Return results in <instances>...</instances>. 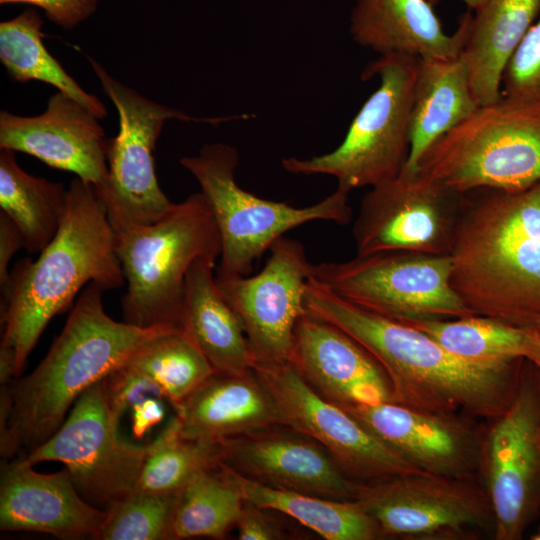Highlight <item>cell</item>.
Wrapping results in <instances>:
<instances>
[{
	"instance_id": "6da1fadb",
	"label": "cell",
	"mask_w": 540,
	"mask_h": 540,
	"mask_svg": "<svg viewBox=\"0 0 540 540\" xmlns=\"http://www.w3.org/2000/svg\"><path fill=\"white\" fill-rule=\"evenodd\" d=\"M305 306L362 345L381 365L391 402L454 416H499L516 388L514 364H486L460 358L421 330L361 308L310 277Z\"/></svg>"
},
{
	"instance_id": "7a4b0ae2",
	"label": "cell",
	"mask_w": 540,
	"mask_h": 540,
	"mask_svg": "<svg viewBox=\"0 0 540 540\" xmlns=\"http://www.w3.org/2000/svg\"><path fill=\"white\" fill-rule=\"evenodd\" d=\"M451 285L477 315L519 326L540 319V181L462 193Z\"/></svg>"
},
{
	"instance_id": "3957f363",
	"label": "cell",
	"mask_w": 540,
	"mask_h": 540,
	"mask_svg": "<svg viewBox=\"0 0 540 540\" xmlns=\"http://www.w3.org/2000/svg\"><path fill=\"white\" fill-rule=\"evenodd\" d=\"M104 290L96 282L87 284L44 359L30 374L9 384V419L0 428L2 458L48 440L84 391L153 339L179 329L115 321L104 310Z\"/></svg>"
},
{
	"instance_id": "277c9868",
	"label": "cell",
	"mask_w": 540,
	"mask_h": 540,
	"mask_svg": "<svg viewBox=\"0 0 540 540\" xmlns=\"http://www.w3.org/2000/svg\"><path fill=\"white\" fill-rule=\"evenodd\" d=\"M116 251V233L95 188L75 178L67 189V205L53 240L32 261H18L1 292V346L10 352L15 377L42 332L56 315L69 308L90 282L105 290L123 285Z\"/></svg>"
},
{
	"instance_id": "5b68a950",
	"label": "cell",
	"mask_w": 540,
	"mask_h": 540,
	"mask_svg": "<svg viewBox=\"0 0 540 540\" xmlns=\"http://www.w3.org/2000/svg\"><path fill=\"white\" fill-rule=\"evenodd\" d=\"M116 251L127 281L123 321L181 329L186 274L199 257L219 258L221 239L208 200L197 192L158 221L116 234Z\"/></svg>"
},
{
	"instance_id": "8992f818",
	"label": "cell",
	"mask_w": 540,
	"mask_h": 540,
	"mask_svg": "<svg viewBox=\"0 0 540 540\" xmlns=\"http://www.w3.org/2000/svg\"><path fill=\"white\" fill-rule=\"evenodd\" d=\"M465 193L516 191L540 181V102L505 96L480 105L434 142L417 171Z\"/></svg>"
},
{
	"instance_id": "52a82bcc",
	"label": "cell",
	"mask_w": 540,
	"mask_h": 540,
	"mask_svg": "<svg viewBox=\"0 0 540 540\" xmlns=\"http://www.w3.org/2000/svg\"><path fill=\"white\" fill-rule=\"evenodd\" d=\"M180 164L199 183L219 230L217 279L248 275L262 254L298 226L318 220L345 225L352 217L349 192L338 187L306 207L264 199L244 190L235 180L238 152L227 144L205 145L197 155L181 158Z\"/></svg>"
},
{
	"instance_id": "ba28073f",
	"label": "cell",
	"mask_w": 540,
	"mask_h": 540,
	"mask_svg": "<svg viewBox=\"0 0 540 540\" xmlns=\"http://www.w3.org/2000/svg\"><path fill=\"white\" fill-rule=\"evenodd\" d=\"M419 58L380 55L362 74L379 78L378 88L353 119L343 142L333 151L307 159L289 157L283 168L293 174H324L350 192L398 177L410 151V116Z\"/></svg>"
},
{
	"instance_id": "9c48e42d",
	"label": "cell",
	"mask_w": 540,
	"mask_h": 540,
	"mask_svg": "<svg viewBox=\"0 0 540 540\" xmlns=\"http://www.w3.org/2000/svg\"><path fill=\"white\" fill-rule=\"evenodd\" d=\"M450 254L385 251L312 264L311 277L339 297L398 320L477 315L451 285Z\"/></svg>"
},
{
	"instance_id": "30bf717a",
	"label": "cell",
	"mask_w": 540,
	"mask_h": 540,
	"mask_svg": "<svg viewBox=\"0 0 540 540\" xmlns=\"http://www.w3.org/2000/svg\"><path fill=\"white\" fill-rule=\"evenodd\" d=\"M88 60L119 117L118 134L108 140V175L95 191L114 232L120 234L158 221L172 207L158 184L154 151L167 120L192 118L143 97L94 59Z\"/></svg>"
},
{
	"instance_id": "8fae6325",
	"label": "cell",
	"mask_w": 540,
	"mask_h": 540,
	"mask_svg": "<svg viewBox=\"0 0 540 540\" xmlns=\"http://www.w3.org/2000/svg\"><path fill=\"white\" fill-rule=\"evenodd\" d=\"M118 422L102 379L78 397L48 440L22 458L31 465L43 461L64 464L82 498L107 511L136 489L149 451V443L139 445L125 439Z\"/></svg>"
},
{
	"instance_id": "7c38bea8",
	"label": "cell",
	"mask_w": 540,
	"mask_h": 540,
	"mask_svg": "<svg viewBox=\"0 0 540 540\" xmlns=\"http://www.w3.org/2000/svg\"><path fill=\"white\" fill-rule=\"evenodd\" d=\"M274 396L284 426L320 443L358 483L425 472L392 449L344 408L318 394L291 361L254 364Z\"/></svg>"
},
{
	"instance_id": "4fadbf2b",
	"label": "cell",
	"mask_w": 540,
	"mask_h": 540,
	"mask_svg": "<svg viewBox=\"0 0 540 540\" xmlns=\"http://www.w3.org/2000/svg\"><path fill=\"white\" fill-rule=\"evenodd\" d=\"M462 193L416 171L371 187L353 226L357 255L450 254Z\"/></svg>"
},
{
	"instance_id": "5bb4252c",
	"label": "cell",
	"mask_w": 540,
	"mask_h": 540,
	"mask_svg": "<svg viewBox=\"0 0 540 540\" xmlns=\"http://www.w3.org/2000/svg\"><path fill=\"white\" fill-rule=\"evenodd\" d=\"M269 251L263 269L254 276L215 277L243 327L254 364L290 361L296 325L307 312L312 264L303 245L283 236Z\"/></svg>"
},
{
	"instance_id": "9a60e30c",
	"label": "cell",
	"mask_w": 540,
	"mask_h": 540,
	"mask_svg": "<svg viewBox=\"0 0 540 540\" xmlns=\"http://www.w3.org/2000/svg\"><path fill=\"white\" fill-rule=\"evenodd\" d=\"M429 472L361 483L356 502L383 535L426 537L494 529L488 494L464 479Z\"/></svg>"
},
{
	"instance_id": "2e32d148",
	"label": "cell",
	"mask_w": 540,
	"mask_h": 540,
	"mask_svg": "<svg viewBox=\"0 0 540 540\" xmlns=\"http://www.w3.org/2000/svg\"><path fill=\"white\" fill-rule=\"evenodd\" d=\"M219 444L218 461L259 484L339 501H355L359 486L316 440L278 425Z\"/></svg>"
},
{
	"instance_id": "e0dca14e",
	"label": "cell",
	"mask_w": 540,
	"mask_h": 540,
	"mask_svg": "<svg viewBox=\"0 0 540 540\" xmlns=\"http://www.w3.org/2000/svg\"><path fill=\"white\" fill-rule=\"evenodd\" d=\"M487 494L499 540L521 537L540 487V402L517 388L496 417L485 448Z\"/></svg>"
},
{
	"instance_id": "ac0fdd59",
	"label": "cell",
	"mask_w": 540,
	"mask_h": 540,
	"mask_svg": "<svg viewBox=\"0 0 540 540\" xmlns=\"http://www.w3.org/2000/svg\"><path fill=\"white\" fill-rule=\"evenodd\" d=\"M99 118L59 91L37 116L0 112V149L19 151L46 165L72 172L95 189L108 175V139Z\"/></svg>"
},
{
	"instance_id": "d6986e66",
	"label": "cell",
	"mask_w": 540,
	"mask_h": 540,
	"mask_svg": "<svg viewBox=\"0 0 540 540\" xmlns=\"http://www.w3.org/2000/svg\"><path fill=\"white\" fill-rule=\"evenodd\" d=\"M290 361L322 397L340 407L391 402L389 379L376 359L333 324L306 312Z\"/></svg>"
},
{
	"instance_id": "ffe728a7",
	"label": "cell",
	"mask_w": 540,
	"mask_h": 540,
	"mask_svg": "<svg viewBox=\"0 0 540 540\" xmlns=\"http://www.w3.org/2000/svg\"><path fill=\"white\" fill-rule=\"evenodd\" d=\"M33 466L22 457L2 466L0 529L65 540L97 539L107 511L82 498L67 468L43 474Z\"/></svg>"
},
{
	"instance_id": "44dd1931",
	"label": "cell",
	"mask_w": 540,
	"mask_h": 540,
	"mask_svg": "<svg viewBox=\"0 0 540 540\" xmlns=\"http://www.w3.org/2000/svg\"><path fill=\"white\" fill-rule=\"evenodd\" d=\"M343 408L425 472L465 477L471 468L474 455L471 435L453 416L390 401Z\"/></svg>"
},
{
	"instance_id": "7402d4cb",
	"label": "cell",
	"mask_w": 540,
	"mask_h": 540,
	"mask_svg": "<svg viewBox=\"0 0 540 540\" xmlns=\"http://www.w3.org/2000/svg\"><path fill=\"white\" fill-rule=\"evenodd\" d=\"M174 409L186 439L221 442L284 425L277 401L254 369L215 372Z\"/></svg>"
},
{
	"instance_id": "603a6c76",
	"label": "cell",
	"mask_w": 540,
	"mask_h": 540,
	"mask_svg": "<svg viewBox=\"0 0 540 540\" xmlns=\"http://www.w3.org/2000/svg\"><path fill=\"white\" fill-rule=\"evenodd\" d=\"M472 14L447 34L428 0H357L350 17V33L360 46L380 55L454 58L467 41Z\"/></svg>"
},
{
	"instance_id": "cb8c5ba5",
	"label": "cell",
	"mask_w": 540,
	"mask_h": 540,
	"mask_svg": "<svg viewBox=\"0 0 540 540\" xmlns=\"http://www.w3.org/2000/svg\"><path fill=\"white\" fill-rule=\"evenodd\" d=\"M217 256H202L190 266L184 284L181 330L205 355L216 372L242 374L254 361L243 327L221 294L215 270Z\"/></svg>"
},
{
	"instance_id": "d4e9b609",
	"label": "cell",
	"mask_w": 540,
	"mask_h": 540,
	"mask_svg": "<svg viewBox=\"0 0 540 540\" xmlns=\"http://www.w3.org/2000/svg\"><path fill=\"white\" fill-rule=\"evenodd\" d=\"M479 106L461 55L419 58L410 116V151L401 173H415L427 149Z\"/></svg>"
},
{
	"instance_id": "484cf974",
	"label": "cell",
	"mask_w": 540,
	"mask_h": 540,
	"mask_svg": "<svg viewBox=\"0 0 540 540\" xmlns=\"http://www.w3.org/2000/svg\"><path fill=\"white\" fill-rule=\"evenodd\" d=\"M539 15L540 0H486L475 10L460 55L480 105L500 98L508 60Z\"/></svg>"
},
{
	"instance_id": "4316f807",
	"label": "cell",
	"mask_w": 540,
	"mask_h": 540,
	"mask_svg": "<svg viewBox=\"0 0 540 540\" xmlns=\"http://www.w3.org/2000/svg\"><path fill=\"white\" fill-rule=\"evenodd\" d=\"M401 322L421 330L452 354L472 362L512 363L521 358L530 360L540 351V334L535 327L514 325L487 316Z\"/></svg>"
},
{
	"instance_id": "83f0119b",
	"label": "cell",
	"mask_w": 540,
	"mask_h": 540,
	"mask_svg": "<svg viewBox=\"0 0 540 540\" xmlns=\"http://www.w3.org/2000/svg\"><path fill=\"white\" fill-rule=\"evenodd\" d=\"M66 205L62 183L25 172L15 151L0 149V209L16 224L30 254L40 253L53 240Z\"/></svg>"
},
{
	"instance_id": "f1b7e54d",
	"label": "cell",
	"mask_w": 540,
	"mask_h": 540,
	"mask_svg": "<svg viewBox=\"0 0 540 540\" xmlns=\"http://www.w3.org/2000/svg\"><path fill=\"white\" fill-rule=\"evenodd\" d=\"M228 470L244 500L287 515L324 539L374 540L382 536L377 522L356 501L275 489Z\"/></svg>"
},
{
	"instance_id": "f546056e",
	"label": "cell",
	"mask_w": 540,
	"mask_h": 540,
	"mask_svg": "<svg viewBox=\"0 0 540 540\" xmlns=\"http://www.w3.org/2000/svg\"><path fill=\"white\" fill-rule=\"evenodd\" d=\"M244 504L231 472L220 463L202 469L176 494L171 539L223 538L236 526Z\"/></svg>"
},
{
	"instance_id": "4dcf8cb0",
	"label": "cell",
	"mask_w": 540,
	"mask_h": 540,
	"mask_svg": "<svg viewBox=\"0 0 540 540\" xmlns=\"http://www.w3.org/2000/svg\"><path fill=\"white\" fill-rule=\"evenodd\" d=\"M42 26L43 20L33 8L0 23V61L10 77L21 83L38 80L52 85L103 119L106 107L84 91L50 54L42 40Z\"/></svg>"
},
{
	"instance_id": "1f68e13d",
	"label": "cell",
	"mask_w": 540,
	"mask_h": 540,
	"mask_svg": "<svg viewBox=\"0 0 540 540\" xmlns=\"http://www.w3.org/2000/svg\"><path fill=\"white\" fill-rule=\"evenodd\" d=\"M126 363L149 376L173 407L216 372L181 329L153 339Z\"/></svg>"
},
{
	"instance_id": "d6a6232c",
	"label": "cell",
	"mask_w": 540,
	"mask_h": 540,
	"mask_svg": "<svg viewBox=\"0 0 540 540\" xmlns=\"http://www.w3.org/2000/svg\"><path fill=\"white\" fill-rule=\"evenodd\" d=\"M219 444L180 436L176 417L149 443L136 489L175 493L196 473L216 465Z\"/></svg>"
},
{
	"instance_id": "836d02e7",
	"label": "cell",
	"mask_w": 540,
	"mask_h": 540,
	"mask_svg": "<svg viewBox=\"0 0 540 540\" xmlns=\"http://www.w3.org/2000/svg\"><path fill=\"white\" fill-rule=\"evenodd\" d=\"M175 493L135 489L107 510L97 540H166Z\"/></svg>"
},
{
	"instance_id": "e575fe53",
	"label": "cell",
	"mask_w": 540,
	"mask_h": 540,
	"mask_svg": "<svg viewBox=\"0 0 540 540\" xmlns=\"http://www.w3.org/2000/svg\"><path fill=\"white\" fill-rule=\"evenodd\" d=\"M501 95L540 102V15L508 60Z\"/></svg>"
},
{
	"instance_id": "d590c367",
	"label": "cell",
	"mask_w": 540,
	"mask_h": 540,
	"mask_svg": "<svg viewBox=\"0 0 540 540\" xmlns=\"http://www.w3.org/2000/svg\"><path fill=\"white\" fill-rule=\"evenodd\" d=\"M104 381L111 412L118 420L135 404L148 397L164 399L159 386L128 363L113 370Z\"/></svg>"
},
{
	"instance_id": "8d00e7d4",
	"label": "cell",
	"mask_w": 540,
	"mask_h": 540,
	"mask_svg": "<svg viewBox=\"0 0 540 540\" xmlns=\"http://www.w3.org/2000/svg\"><path fill=\"white\" fill-rule=\"evenodd\" d=\"M100 0H0V4H28L45 12L46 17L65 30L76 28L97 10Z\"/></svg>"
},
{
	"instance_id": "74e56055",
	"label": "cell",
	"mask_w": 540,
	"mask_h": 540,
	"mask_svg": "<svg viewBox=\"0 0 540 540\" xmlns=\"http://www.w3.org/2000/svg\"><path fill=\"white\" fill-rule=\"evenodd\" d=\"M271 510L244 500L237 520L240 540H279L288 538L284 526L270 513Z\"/></svg>"
},
{
	"instance_id": "f35d334b",
	"label": "cell",
	"mask_w": 540,
	"mask_h": 540,
	"mask_svg": "<svg viewBox=\"0 0 540 540\" xmlns=\"http://www.w3.org/2000/svg\"><path fill=\"white\" fill-rule=\"evenodd\" d=\"M25 248L24 238L16 224L0 211V289L5 291L10 281L9 263L14 254Z\"/></svg>"
},
{
	"instance_id": "ab89813d",
	"label": "cell",
	"mask_w": 540,
	"mask_h": 540,
	"mask_svg": "<svg viewBox=\"0 0 540 540\" xmlns=\"http://www.w3.org/2000/svg\"><path fill=\"white\" fill-rule=\"evenodd\" d=\"M131 429L133 437L141 440L154 426L163 421L165 409L157 397H148L131 408Z\"/></svg>"
},
{
	"instance_id": "60d3db41",
	"label": "cell",
	"mask_w": 540,
	"mask_h": 540,
	"mask_svg": "<svg viewBox=\"0 0 540 540\" xmlns=\"http://www.w3.org/2000/svg\"><path fill=\"white\" fill-rule=\"evenodd\" d=\"M430 4L433 6L437 4L440 0H428ZM469 10H477L479 7H481L486 0H462Z\"/></svg>"
},
{
	"instance_id": "b9f144b4",
	"label": "cell",
	"mask_w": 540,
	"mask_h": 540,
	"mask_svg": "<svg viewBox=\"0 0 540 540\" xmlns=\"http://www.w3.org/2000/svg\"><path fill=\"white\" fill-rule=\"evenodd\" d=\"M529 361L540 369V351L536 353Z\"/></svg>"
},
{
	"instance_id": "7bdbcfd3",
	"label": "cell",
	"mask_w": 540,
	"mask_h": 540,
	"mask_svg": "<svg viewBox=\"0 0 540 540\" xmlns=\"http://www.w3.org/2000/svg\"><path fill=\"white\" fill-rule=\"evenodd\" d=\"M532 327H535L540 334V319Z\"/></svg>"
},
{
	"instance_id": "ee69618b",
	"label": "cell",
	"mask_w": 540,
	"mask_h": 540,
	"mask_svg": "<svg viewBox=\"0 0 540 540\" xmlns=\"http://www.w3.org/2000/svg\"><path fill=\"white\" fill-rule=\"evenodd\" d=\"M534 540H540V530H539V533L536 534L534 537H533Z\"/></svg>"
}]
</instances>
